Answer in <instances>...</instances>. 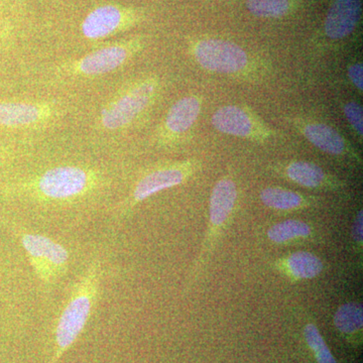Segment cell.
I'll return each instance as SVG.
<instances>
[{
    "label": "cell",
    "mask_w": 363,
    "mask_h": 363,
    "mask_svg": "<svg viewBox=\"0 0 363 363\" xmlns=\"http://www.w3.org/2000/svg\"><path fill=\"white\" fill-rule=\"evenodd\" d=\"M101 181L99 172L94 169L84 166H59L26 180L4 186L1 192L32 198L37 201H75L93 192Z\"/></svg>",
    "instance_id": "6da1fadb"
},
{
    "label": "cell",
    "mask_w": 363,
    "mask_h": 363,
    "mask_svg": "<svg viewBox=\"0 0 363 363\" xmlns=\"http://www.w3.org/2000/svg\"><path fill=\"white\" fill-rule=\"evenodd\" d=\"M101 277V255H96L74 285L62 310L55 332L54 351L48 363H59L84 330L97 302Z\"/></svg>",
    "instance_id": "7a4b0ae2"
},
{
    "label": "cell",
    "mask_w": 363,
    "mask_h": 363,
    "mask_svg": "<svg viewBox=\"0 0 363 363\" xmlns=\"http://www.w3.org/2000/svg\"><path fill=\"white\" fill-rule=\"evenodd\" d=\"M162 80L157 75H145L128 81L102 106L99 124L108 131L130 128L145 113L161 94Z\"/></svg>",
    "instance_id": "3957f363"
},
{
    "label": "cell",
    "mask_w": 363,
    "mask_h": 363,
    "mask_svg": "<svg viewBox=\"0 0 363 363\" xmlns=\"http://www.w3.org/2000/svg\"><path fill=\"white\" fill-rule=\"evenodd\" d=\"M201 168V161L196 157L157 162L147 167L136 179L128 196L116 207L114 219L124 220L145 200L162 191L187 183Z\"/></svg>",
    "instance_id": "277c9868"
},
{
    "label": "cell",
    "mask_w": 363,
    "mask_h": 363,
    "mask_svg": "<svg viewBox=\"0 0 363 363\" xmlns=\"http://www.w3.org/2000/svg\"><path fill=\"white\" fill-rule=\"evenodd\" d=\"M238 200V185L233 177L226 175L216 182L210 195L209 219H208L206 233L202 241L200 252L195 262H193L192 269L189 272L188 279L186 281V291L192 288L204 272L205 267L209 262L221 233H224L233 220Z\"/></svg>",
    "instance_id": "5b68a950"
},
{
    "label": "cell",
    "mask_w": 363,
    "mask_h": 363,
    "mask_svg": "<svg viewBox=\"0 0 363 363\" xmlns=\"http://www.w3.org/2000/svg\"><path fill=\"white\" fill-rule=\"evenodd\" d=\"M190 52L202 69L236 78L253 77L259 63L240 45L217 38H205L191 43Z\"/></svg>",
    "instance_id": "8992f818"
},
{
    "label": "cell",
    "mask_w": 363,
    "mask_h": 363,
    "mask_svg": "<svg viewBox=\"0 0 363 363\" xmlns=\"http://www.w3.org/2000/svg\"><path fill=\"white\" fill-rule=\"evenodd\" d=\"M147 39L143 35H135L130 39L119 40L86 54L81 58L66 62L59 67L57 73L64 77H97L105 75L125 65L143 51Z\"/></svg>",
    "instance_id": "52a82bcc"
},
{
    "label": "cell",
    "mask_w": 363,
    "mask_h": 363,
    "mask_svg": "<svg viewBox=\"0 0 363 363\" xmlns=\"http://www.w3.org/2000/svg\"><path fill=\"white\" fill-rule=\"evenodd\" d=\"M16 233L35 276L45 286L52 285L65 274L70 253L61 243L25 229H18Z\"/></svg>",
    "instance_id": "ba28073f"
},
{
    "label": "cell",
    "mask_w": 363,
    "mask_h": 363,
    "mask_svg": "<svg viewBox=\"0 0 363 363\" xmlns=\"http://www.w3.org/2000/svg\"><path fill=\"white\" fill-rule=\"evenodd\" d=\"M211 123L219 133L252 143H266L276 136L264 119L247 105H224L214 112Z\"/></svg>",
    "instance_id": "9c48e42d"
},
{
    "label": "cell",
    "mask_w": 363,
    "mask_h": 363,
    "mask_svg": "<svg viewBox=\"0 0 363 363\" xmlns=\"http://www.w3.org/2000/svg\"><path fill=\"white\" fill-rule=\"evenodd\" d=\"M143 18L145 13L140 9L106 4L93 9L81 28L86 39L102 40L130 30L142 23Z\"/></svg>",
    "instance_id": "30bf717a"
},
{
    "label": "cell",
    "mask_w": 363,
    "mask_h": 363,
    "mask_svg": "<svg viewBox=\"0 0 363 363\" xmlns=\"http://www.w3.org/2000/svg\"><path fill=\"white\" fill-rule=\"evenodd\" d=\"M201 95L182 97L169 107L156 133V142L161 147H173L181 142L197 123L202 111Z\"/></svg>",
    "instance_id": "8fae6325"
},
{
    "label": "cell",
    "mask_w": 363,
    "mask_h": 363,
    "mask_svg": "<svg viewBox=\"0 0 363 363\" xmlns=\"http://www.w3.org/2000/svg\"><path fill=\"white\" fill-rule=\"evenodd\" d=\"M269 169L274 174L301 187L324 192H343L347 185L337 176L325 171L319 164L307 161L277 162Z\"/></svg>",
    "instance_id": "7c38bea8"
},
{
    "label": "cell",
    "mask_w": 363,
    "mask_h": 363,
    "mask_svg": "<svg viewBox=\"0 0 363 363\" xmlns=\"http://www.w3.org/2000/svg\"><path fill=\"white\" fill-rule=\"evenodd\" d=\"M293 124L308 142L325 154L344 157L357 164H362V157L357 150L333 126L320 121L298 118L294 119Z\"/></svg>",
    "instance_id": "4fadbf2b"
},
{
    "label": "cell",
    "mask_w": 363,
    "mask_h": 363,
    "mask_svg": "<svg viewBox=\"0 0 363 363\" xmlns=\"http://www.w3.org/2000/svg\"><path fill=\"white\" fill-rule=\"evenodd\" d=\"M51 102L0 101V126L26 128L44 123L56 116Z\"/></svg>",
    "instance_id": "5bb4252c"
},
{
    "label": "cell",
    "mask_w": 363,
    "mask_h": 363,
    "mask_svg": "<svg viewBox=\"0 0 363 363\" xmlns=\"http://www.w3.org/2000/svg\"><path fill=\"white\" fill-rule=\"evenodd\" d=\"M362 0H333L324 23L327 38L341 40L350 37L362 18Z\"/></svg>",
    "instance_id": "9a60e30c"
},
{
    "label": "cell",
    "mask_w": 363,
    "mask_h": 363,
    "mask_svg": "<svg viewBox=\"0 0 363 363\" xmlns=\"http://www.w3.org/2000/svg\"><path fill=\"white\" fill-rule=\"evenodd\" d=\"M272 267L291 283H298L321 276L324 262L315 253L300 250L278 257L272 262Z\"/></svg>",
    "instance_id": "2e32d148"
},
{
    "label": "cell",
    "mask_w": 363,
    "mask_h": 363,
    "mask_svg": "<svg viewBox=\"0 0 363 363\" xmlns=\"http://www.w3.org/2000/svg\"><path fill=\"white\" fill-rule=\"evenodd\" d=\"M259 198L264 206L277 212L301 211L320 206L323 202V199L318 196L303 194L279 186L262 189Z\"/></svg>",
    "instance_id": "e0dca14e"
},
{
    "label": "cell",
    "mask_w": 363,
    "mask_h": 363,
    "mask_svg": "<svg viewBox=\"0 0 363 363\" xmlns=\"http://www.w3.org/2000/svg\"><path fill=\"white\" fill-rule=\"evenodd\" d=\"M267 238L277 245H298L317 240L315 227L298 219H286L267 229Z\"/></svg>",
    "instance_id": "ac0fdd59"
},
{
    "label": "cell",
    "mask_w": 363,
    "mask_h": 363,
    "mask_svg": "<svg viewBox=\"0 0 363 363\" xmlns=\"http://www.w3.org/2000/svg\"><path fill=\"white\" fill-rule=\"evenodd\" d=\"M336 330L348 343L362 345L363 308L360 303L347 302L339 306L333 318Z\"/></svg>",
    "instance_id": "d6986e66"
},
{
    "label": "cell",
    "mask_w": 363,
    "mask_h": 363,
    "mask_svg": "<svg viewBox=\"0 0 363 363\" xmlns=\"http://www.w3.org/2000/svg\"><path fill=\"white\" fill-rule=\"evenodd\" d=\"M247 9L257 18H281L295 9L294 0H247Z\"/></svg>",
    "instance_id": "ffe728a7"
},
{
    "label": "cell",
    "mask_w": 363,
    "mask_h": 363,
    "mask_svg": "<svg viewBox=\"0 0 363 363\" xmlns=\"http://www.w3.org/2000/svg\"><path fill=\"white\" fill-rule=\"evenodd\" d=\"M303 334L306 343L311 350L317 363H338L314 322H308L305 325Z\"/></svg>",
    "instance_id": "44dd1931"
},
{
    "label": "cell",
    "mask_w": 363,
    "mask_h": 363,
    "mask_svg": "<svg viewBox=\"0 0 363 363\" xmlns=\"http://www.w3.org/2000/svg\"><path fill=\"white\" fill-rule=\"evenodd\" d=\"M343 113L346 121L352 128L353 133L360 138V142L363 138V109L362 105L355 100H348L344 102Z\"/></svg>",
    "instance_id": "7402d4cb"
},
{
    "label": "cell",
    "mask_w": 363,
    "mask_h": 363,
    "mask_svg": "<svg viewBox=\"0 0 363 363\" xmlns=\"http://www.w3.org/2000/svg\"><path fill=\"white\" fill-rule=\"evenodd\" d=\"M351 240H352V250L357 255L362 257L363 245V211L359 210L355 215L354 220L351 226Z\"/></svg>",
    "instance_id": "603a6c76"
},
{
    "label": "cell",
    "mask_w": 363,
    "mask_h": 363,
    "mask_svg": "<svg viewBox=\"0 0 363 363\" xmlns=\"http://www.w3.org/2000/svg\"><path fill=\"white\" fill-rule=\"evenodd\" d=\"M348 79L358 92L362 94L363 91V65L362 62L351 63L347 68Z\"/></svg>",
    "instance_id": "cb8c5ba5"
},
{
    "label": "cell",
    "mask_w": 363,
    "mask_h": 363,
    "mask_svg": "<svg viewBox=\"0 0 363 363\" xmlns=\"http://www.w3.org/2000/svg\"><path fill=\"white\" fill-rule=\"evenodd\" d=\"M7 155V150L6 147H2V145H0V162L2 161V160L4 159V157H6Z\"/></svg>",
    "instance_id": "d4e9b609"
}]
</instances>
